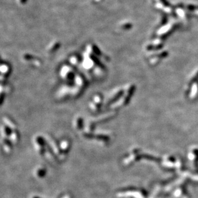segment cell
<instances>
[{"mask_svg": "<svg viewBox=\"0 0 198 198\" xmlns=\"http://www.w3.org/2000/svg\"><path fill=\"white\" fill-rule=\"evenodd\" d=\"M188 9H190V10H194L195 9H196V6H188Z\"/></svg>", "mask_w": 198, "mask_h": 198, "instance_id": "obj_3", "label": "cell"}, {"mask_svg": "<svg viewBox=\"0 0 198 198\" xmlns=\"http://www.w3.org/2000/svg\"><path fill=\"white\" fill-rule=\"evenodd\" d=\"M161 1H162V3L164 4V5H165V6H169V3H168L167 2L166 0H161Z\"/></svg>", "mask_w": 198, "mask_h": 198, "instance_id": "obj_2", "label": "cell"}, {"mask_svg": "<svg viewBox=\"0 0 198 198\" xmlns=\"http://www.w3.org/2000/svg\"><path fill=\"white\" fill-rule=\"evenodd\" d=\"M197 79H198V72L197 73V75H196V76L192 79V81H191V82H192V83H193V82H195L196 81H197Z\"/></svg>", "mask_w": 198, "mask_h": 198, "instance_id": "obj_1", "label": "cell"}]
</instances>
